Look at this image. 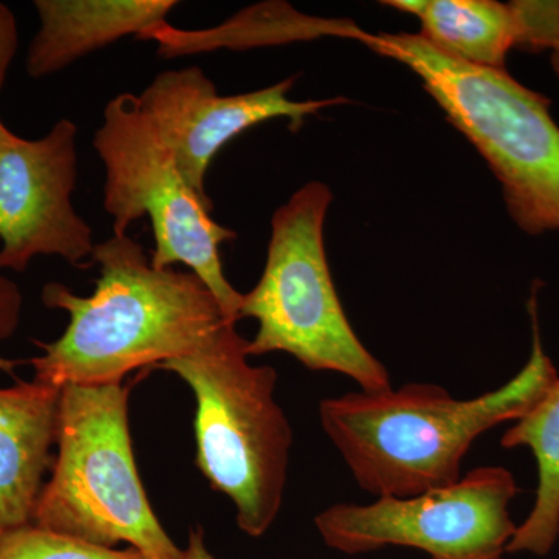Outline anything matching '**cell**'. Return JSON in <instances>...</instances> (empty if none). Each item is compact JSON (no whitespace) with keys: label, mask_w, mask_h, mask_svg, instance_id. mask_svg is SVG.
Here are the masks:
<instances>
[{"label":"cell","mask_w":559,"mask_h":559,"mask_svg":"<svg viewBox=\"0 0 559 559\" xmlns=\"http://www.w3.org/2000/svg\"><path fill=\"white\" fill-rule=\"evenodd\" d=\"M533 345L528 362L502 388L473 400L409 382L382 392H349L320 403V425L359 488L377 498H414L462 479L474 441L528 414L557 369L540 342L536 290L528 301Z\"/></svg>","instance_id":"6da1fadb"},{"label":"cell","mask_w":559,"mask_h":559,"mask_svg":"<svg viewBox=\"0 0 559 559\" xmlns=\"http://www.w3.org/2000/svg\"><path fill=\"white\" fill-rule=\"evenodd\" d=\"M94 264L98 278L91 296L57 282L44 286V305L68 312L69 325L60 340L35 341L43 349L31 359L36 381L58 389L121 384L131 371L187 355L229 322L200 277L156 270L128 235L98 242Z\"/></svg>","instance_id":"7a4b0ae2"},{"label":"cell","mask_w":559,"mask_h":559,"mask_svg":"<svg viewBox=\"0 0 559 559\" xmlns=\"http://www.w3.org/2000/svg\"><path fill=\"white\" fill-rule=\"evenodd\" d=\"M366 46L409 68L447 120L479 151L522 231H559V127L546 95L507 70L452 60L418 33L367 35Z\"/></svg>","instance_id":"3957f363"},{"label":"cell","mask_w":559,"mask_h":559,"mask_svg":"<svg viewBox=\"0 0 559 559\" xmlns=\"http://www.w3.org/2000/svg\"><path fill=\"white\" fill-rule=\"evenodd\" d=\"M235 325L223 323L197 348L157 369L190 385L197 466L210 487L234 502L241 532L260 538L282 509L293 430L275 401L277 371L250 366L249 341Z\"/></svg>","instance_id":"277c9868"},{"label":"cell","mask_w":559,"mask_h":559,"mask_svg":"<svg viewBox=\"0 0 559 559\" xmlns=\"http://www.w3.org/2000/svg\"><path fill=\"white\" fill-rule=\"evenodd\" d=\"M128 399L123 382L61 389L58 452L33 525L108 549L127 543L146 559H182L140 479Z\"/></svg>","instance_id":"5b68a950"},{"label":"cell","mask_w":559,"mask_h":559,"mask_svg":"<svg viewBox=\"0 0 559 559\" xmlns=\"http://www.w3.org/2000/svg\"><path fill=\"white\" fill-rule=\"evenodd\" d=\"M331 201L329 186L312 180L275 210L263 274L242 294L240 319L259 323L248 355L288 353L308 370L382 392L392 389L388 367L356 336L331 277L323 238Z\"/></svg>","instance_id":"8992f818"},{"label":"cell","mask_w":559,"mask_h":559,"mask_svg":"<svg viewBox=\"0 0 559 559\" xmlns=\"http://www.w3.org/2000/svg\"><path fill=\"white\" fill-rule=\"evenodd\" d=\"M94 148L105 165L103 205L112 216L114 235H127L132 223L148 216L156 242L151 264L189 267L212 290L226 319L237 323L242 294L224 274L219 252L237 234L212 218L213 204L183 178L170 146L140 110L138 95L120 94L106 105Z\"/></svg>","instance_id":"52a82bcc"},{"label":"cell","mask_w":559,"mask_h":559,"mask_svg":"<svg viewBox=\"0 0 559 559\" xmlns=\"http://www.w3.org/2000/svg\"><path fill=\"white\" fill-rule=\"evenodd\" d=\"M503 466H480L448 488L414 498L336 503L314 520L330 549L345 555L409 547L430 559H503L516 533L509 507L518 495Z\"/></svg>","instance_id":"ba28073f"},{"label":"cell","mask_w":559,"mask_h":559,"mask_svg":"<svg viewBox=\"0 0 559 559\" xmlns=\"http://www.w3.org/2000/svg\"><path fill=\"white\" fill-rule=\"evenodd\" d=\"M79 128L61 119L43 139L0 145V270L24 272L40 255L94 266L92 229L72 204Z\"/></svg>","instance_id":"9c48e42d"},{"label":"cell","mask_w":559,"mask_h":559,"mask_svg":"<svg viewBox=\"0 0 559 559\" xmlns=\"http://www.w3.org/2000/svg\"><path fill=\"white\" fill-rule=\"evenodd\" d=\"M296 79L280 81L264 90L219 95L213 81L200 68L167 70L138 95L139 108L157 134L165 140L183 178L202 201L213 204L205 190V176L221 150L263 121L288 119L299 131L308 116L347 98L290 100Z\"/></svg>","instance_id":"30bf717a"},{"label":"cell","mask_w":559,"mask_h":559,"mask_svg":"<svg viewBox=\"0 0 559 559\" xmlns=\"http://www.w3.org/2000/svg\"><path fill=\"white\" fill-rule=\"evenodd\" d=\"M61 389L33 380L0 389V539L33 525L53 468Z\"/></svg>","instance_id":"8fae6325"},{"label":"cell","mask_w":559,"mask_h":559,"mask_svg":"<svg viewBox=\"0 0 559 559\" xmlns=\"http://www.w3.org/2000/svg\"><path fill=\"white\" fill-rule=\"evenodd\" d=\"M176 5L175 0H36L40 27L28 49V75L60 72L124 36L146 39L167 24Z\"/></svg>","instance_id":"7c38bea8"},{"label":"cell","mask_w":559,"mask_h":559,"mask_svg":"<svg viewBox=\"0 0 559 559\" xmlns=\"http://www.w3.org/2000/svg\"><path fill=\"white\" fill-rule=\"evenodd\" d=\"M390 9L414 14L418 33L452 60L489 70H507V55L521 49L520 2L496 0H388Z\"/></svg>","instance_id":"4fadbf2b"},{"label":"cell","mask_w":559,"mask_h":559,"mask_svg":"<svg viewBox=\"0 0 559 559\" xmlns=\"http://www.w3.org/2000/svg\"><path fill=\"white\" fill-rule=\"evenodd\" d=\"M507 450L527 447L538 466V488L527 520L518 527L507 554L546 557L559 536V378L528 414L502 436Z\"/></svg>","instance_id":"5bb4252c"},{"label":"cell","mask_w":559,"mask_h":559,"mask_svg":"<svg viewBox=\"0 0 559 559\" xmlns=\"http://www.w3.org/2000/svg\"><path fill=\"white\" fill-rule=\"evenodd\" d=\"M319 35H340L362 40L366 32L344 21H320L300 16L289 5L245 11L219 28L207 32L176 31L168 24L150 33L148 39L159 43L164 58H176L194 51L215 50L218 47L242 49L283 40L314 38Z\"/></svg>","instance_id":"9a60e30c"},{"label":"cell","mask_w":559,"mask_h":559,"mask_svg":"<svg viewBox=\"0 0 559 559\" xmlns=\"http://www.w3.org/2000/svg\"><path fill=\"white\" fill-rule=\"evenodd\" d=\"M0 559H146L134 547L94 546L72 536L28 525L0 539Z\"/></svg>","instance_id":"2e32d148"},{"label":"cell","mask_w":559,"mask_h":559,"mask_svg":"<svg viewBox=\"0 0 559 559\" xmlns=\"http://www.w3.org/2000/svg\"><path fill=\"white\" fill-rule=\"evenodd\" d=\"M22 311V294L16 283L0 275V340H9L20 325ZM21 360H10L0 356V371L13 374L14 367Z\"/></svg>","instance_id":"e0dca14e"},{"label":"cell","mask_w":559,"mask_h":559,"mask_svg":"<svg viewBox=\"0 0 559 559\" xmlns=\"http://www.w3.org/2000/svg\"><path fill=\"white\" fill-rule=\"evenodd\" d=\"M17 50V24L13 11L0 2V90L5 83L7 75L11 62L14 60V55ZM13 132L2 123L0 120V145L5 143L7 140L13 138Z\"/></svg>","instance_id":"ac0fdd59"},{"label":"cell","mask_w":559,"mask_h":559,"mask_svg":"<svg viewBox=\"0 0 559 559\" xmlns=\"http://www.w3.org/2000/svg\"><path fill=\"white\" fill-rule=\"evenodd\" d=\"M182 559H216L205 547L204 532L201 527L191 530L189 546L182 550Z\"/></svg>","instance_id":"d6986e66"},{"label":"cell","mask_w":559,"mask_h":559,"mask_svg":"<svg viewBox=\"0 0 559 559\" xmlns=\"http://www.w3.org/2000/svg\"><path fill=\"white\" fill-rule=\"evenodd\" d=\"M551 66H554L555 73H557L559 79V38L554 49H551Z\"/></svg>","instance_id":"ffe728a7"}]
</instances>
